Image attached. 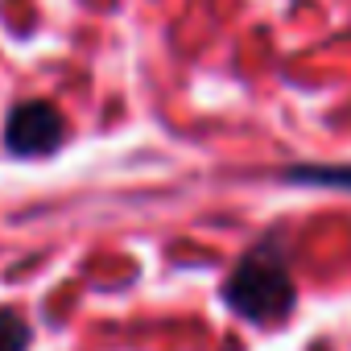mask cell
Segmentation results:
<instances>
[{
  "mask_svg": "<svg viewBox=\"0 0 351 351\" xmlns=\"http://www.w3.org/2000/svg\"><path fill=\"white\" fill-rule=\"evenodd\" d=\"M293 277H289V261L285 248L277 244V236H265L261 244H252L236 269L223 281V302L248 318V322H277L293 310Z\"/></svg>",
  "mask_w": 351,
  "mask_h": 351,
  "instance_id": "1",
  "label": "cell"
},
{
  "mask_svg": "<svg viewBox=\"0 0 351 351\" xmlns=\"http://www.w3.org/2000/svg\"><path fill=\"white\" fill-rule=\"evenodd\" d=\"M62 136H66L62 112L54 104H46V99H25L5 120V145L17 157H42L50 149H58Z\"/></svg>",
  "mask_w": 351,
  "mask_h": 351,
  "instance_id": "2",
  "label": "cell"
},
{
  "mask_svg": "<svg viewBox=\"0 0 351 351\" xmlns=\"http://www.w3.org/2000/svg\"><path fill=\"white\" fill-rule=\"evenodd\" d=\"M29 339H34V330L17 310H0V351H25Z\"/></svg>",
  "mask_w": 351,
  "mask_h": 351,
  "instance_id": "3",
  "label": "cell"
},
{
  "mask_svg": "<svg viewBox=\"0 0 351 351\" xmlns=\"http://www.w3.org/2000/svg\"><path fill=\"white\" fill-rule=\"evenodd\" d=\"M289 178H310V182H326V186H351V169H314V165H293Z\"/></svg>",
  "mask_w": 351,
  "mask_h": 351,
  "instance_id": "4",
  "label": "cell"
}]
</instances>
